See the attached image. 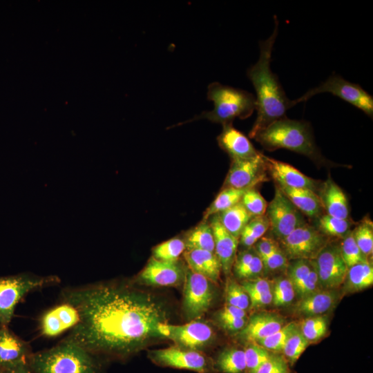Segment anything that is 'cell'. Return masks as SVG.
I'll return each mask as SVG.
<instances>
[{"instance_id":"46","label":"cell","mask_w":373,"mask_h":373,"mask_svg":"<svg viewBox=\"0 0 373 373\" xmlns=\"http://www.w3.org/2000/svg\"><path fill=\"white\" fill-rule=\"evenodd\" d=\"M256 373H290L287 361L284 356L271 354Z\"/></svg>"},{"instance_id":"8","label":"cell","mask_w":373,"mask_h":373,"mask_svg":"<svg viewBox=\"0 0 373 373\" xmlns=\"http://www.w3.org/2000/svg\"><path fill=\"white\" fill-rule=\"evenodd\" d=\"M288 260H314L329 242L328 237L305 223L279 242Z\"/></svg>"},{"instance_id":"41","label":"cell","mask_w":373,"mask_h":373,"mask_svg":"<svg viewBox=\"0 0 373 373\" xmlns=\"http://www.w3.org/2000/svg\"><path fill=\"white\" fill-rule=\"evenodd\" d=\"M312 260H295L288 265L287 278L296 292L308 277L312 268Z\"/></svg>"},{"instance_id":"2","label":"cell","mask_w":373,"mask_h":373,"mask_svg":"<svg viewBox=\"0 0 373 373\" xmlns=\"http://www.w3.org/2000/svg\"><path fill=\"white\" fill-rule=\"evenodd\" d=\"M275 28L268 39L259 42L260 56L257 62L247 71L256 90L257 117L249 133L251 138L275 121L286 117V112L294 106L285 94L278 76L270 68L273 47L278 35V21L274 16Z\"/></svg>"},{"instance_id":"25","label":"cell","mask_w":373,"mask_h":373,"mask_svg":"<svg viewBox=\"0 0 373 373\" xmlns=\"http://www.w3.org/2000/svg\"><path fill=\"white\" fill-rule=\"evenodd\" d=\"M182 239L186 250L200 249L214 253V236L209 220H202L187 231Z\"/></svg>"},{"instance_id":"54","label":"cell","mask_w":373,"mask_h":373,"mask_svg":"<svg viewBox=\"0 0 373 373\" xmlns=\"http://www.w3.org/2000/svg\"><path fill=\"white\" fill-rule=\"evenodd\" d=\"M0 370V373H32L28 362L21 363L19 364Z\"/></svg>"},{"instance_id":"34","label":"cell","mask_w":373,"mask_h":373,"mask_svg":"<svg viewBox=\"0 0 373 373\" xmlns=\"http://www.w3.org/2000/svg\"><path fill=\"white\" fill-rule=\"evenodd\" d=\"M298 328V325L295 322L288 323L275 333L257 343L269 352L283 351L286 342Z\"/></svg>"},{"instance_id":"4","label":"cell","mask_w":373,"mask_h":373,"mask_svg":"<svg viewBox=\"0 0 373 373\" xmlns=\"http://www.w3.org/2000/svg\"><path fill=\"white\" fill-rule=\"evenodd\" d=\"M95 354L66 338L49 349L32 353V373H99Z\"/></svg>"},{"instance_id":"16","label":"cell","mask_w":373,"mask_h":373,"mask_svg":"<svg viewBox=\"0 0 373 373\" xmlns=\"http://www.w3.org/2000/svg\"><path fill=\"white\" fill-rule=\"evenodd\" d=\"M267 173L276 182V185L294 189H307L316 193L318 181L307 176L293 166L265 156Z\"/></svg>"},{"instance_id":"45","label":"cell","mask_w":373,"mask_h":373,"mask_svg":"<svg viewBox=\"0 0 373 373\" xmlns=\"http://www.w3.org/2000/svg\"><path fill=\"white\" fill-rule=\"evenodd\" d=\"M263 265V271L274 272L283 271L287 269L288 259L280 247L274 250L271 254L261 260Z\"/></svg>"},{"instance_id":"13","label":"cell","mask_w":373,"mask_h":373,"mask_svg":"<svg viewBox=\"0 0 373 373\" xmlns=\"http://www.w3.org/2000/svg\"><path fill=\"white\" fill-rule=\"evenodd\" d=\"M265 155L244 160H231L222 188L250 189L267 181Z\"/></svg>"},{"instance_id":"39","label":"cell","mask_w":373,"mask_h":373,"mask_svg":"<svg viewBox=\"0 0 373 373\" xmlns=\"http://www.w3.org/2000/svg\"><path fill=\"white\" fill-rule=\"evenodd\" d=\"M309 343L298 328L286 342L283 352L285 359L293 365L306 350Z\"/></svg>"},{"instance_id":"27","label":"cell","mask_w":373,"mask_h":373,"mask_svg":"<svg viewBox=\"0 0 373 373\" xmlns=\"http://www.w3.org/2000/svg\"><path fill=\"white\" fill-rule=\"evenodd\" d=\"M216 216L223 227L238 239L245 227L253 218L240 202Z\"/></svg>"},{"instance_id":"6","label":"cell","mask_w":373,"mask_h":373,"mask_svg":"<svg viewBox=\"0 0 373 373\" xmlns=\"http://www.w3.org/2000/svg\"><path fill=\"white\" fill-rule=\"evenodd\" d=\"M61 282L55 275L39 276L31 273L0 276V327H8L15 307L28 293Z\"/></svg>"},{"instance_id":"50","label":"cell","mask_w":373,"mask_h":373,"mask_svg":"<svg viewBox=\"0 0 373 373\" xmlns=\"http://www.w3.org/2000/svg\"><path fill=\"white\" fill-rule=\"evenodd\" d=\"M279 246L274 239L262 237L256 242L254 249L262 260L271 254Z\"/></svg>"},{"instance_id":"22","label":"cell","mask_w":373,"mask_h":373,"mask_svg":"<svg viewBox=\"0 0 373 373\" xmlns=\"http://www.w3.org/2000/svg\"><path fill=\"white\" fill-rule=\"evenodd\" d=\"M318 191L323 209L327 211V214L341 219H350L346 195L330 177L320 186Z\"/></svg>"},{"instance_id":"24","label":"cell","mask_w":373,"mask_h":373,"mask_svg":"<svg viewBox=\"0 0 373 373\" xmlns=\"http://www.w3.org/2000/svg\"><path fill=\"white\" fill-rule=\"evenodd\" d=\"M276 186L300 213L309 218L321 216L323 209L317 193L307 189Z\"/></svg>"},{"instance_id":"18","label":"cell","mask_w":373,"mask_h":373,"mask_svg":"<svg viewBox=\"0 0 373 373\" xmlns=\"http://www.w3.org/2000/svg\"><path fill=\"white\" fill-rule=\"evenodd\" d=\"M208 220L214 236V253L220 262L222 271L228 275L236 259L239 239L223 227L216 214L211 216Z\"/></svg>"},{"instance_id":"51","label":"cell","mask_w":373,"mask_h":373,"mask_svg":"<svg viewBox=\"0 0 373 373\" xmlns=\"http://www.w3.org/2000/svg\"><path fill=\"white\" fill-rule=\"evenodd\" d=\"M217 320L224 329L229 332L242 330L247 324L246 318L225 316L217 314Z\"/></svg>"},{"instance_id":"20","label":"cell","mask_w":373,"mask_h":373,"mask_svg":"<svg viewBox=\"0 0 373 373\" xmlns=\"http://www.w3.org/2000/svg\"><path fill=\"white\" fill-rule=\"evenodd\" d=\"M285 325L280 315L269 312L254 314L242 329L240 336L249 342H258L271 335Z\"/></svg>"},{"instance_id":"9","label":"cell","mask_w":373,"mask_h":373,"mask_svg":"<svg viewBox=\"0 0 373 373\" xmlns=\"http://www.w3.org/2000/svg\"><path fill=\"white\" fill-rule=\"evenodd\" d=\"M265 216L274 236L279 242L306 223L302 213L276 185L274 196L267 205Z\"/></svg>"},{"instance_id":"38","label":"cell","mask_w":373,"mask_h":373,"mask_svg":"<svg viewBox=\"0 0 373 373\" xmlns=\"http://www.w3.org/2000/svg\"><path fill=\"white\" fill-rule=\"evenodd\" d=\"M240 203L253 218L265 215L268 205L266 200L255 187L245 191Z\"/></svg>"},{"instance_id":"29","label":"cell","mask_w":373,"mask_h":373,"mask_svg":"<svg viewBox=\"0 0 373 373\" xmlns=\"http://www.w3.org/2000/svg\"><path fill=\"white\" fill-rule=\"evenodd\" d=\"M218 369L223 373H244L246 363L244 350L237 347L225 349L216 360Z\"/></svg>"},{"instance_id":"26","label":"cell","mask_w":373,"mask_h":373,"mask_svg":"<svg viewBox=\"0 0 373 373\" xmlns=\"http://www.w3.org/2000/svg\"><path fill=\"white\" fill-rule=\"evenodd\" d=\"M347 292H357L370 287L373 284V268L369 260L358 263L349 268L345 281Z\"/></svg>"},{"instance_id":"3","label":"cell","mask_w":373,"mask_h":373,"mask_svg":"<svg viewBox=\"0 0 373 373\" xmlns=\"http://www.w3.org/2000/svg\"><path fill=\"white\" fill-rule=\"evenodd\" d=\"M253 139L265 150L285 149L305 155L317 164H327L315 142L312 126L305 120L285 117L258 132Z\"/></svg>"},{"instance_id":"21","label":"cell","mask_w":373,"mask_h":373,"mask_svg":"<svg viewBox=\"0 0 373 373\" xmlns=\"http://www.w3.org/2000/svg\"><path fill=\"white\" fill-rule=\"evenodd\" d=\"M339 297L336 289H321L299 299L294 307V312L306 318L320 316L332 309Z\"/></svg>"},{"instance_id":"28","label":"cell","mask_w":373,"mask_h":373,"mask_svg":"<svg viewBox=\"0 0 373 373\" xmlns=\"http://www.w3.org/2000/svg\"><path fill=\"white\" fill-rule=\"evenodd\" d=\"M249 189L222 188L213 201L204 211L202 220L217 214L240 202L242 195Z\"/></svg>"},{"instance_id":"53","label":"cell","mask_w":373,"mask_h":373,"mask_svg":"<svg viewBox=\"0 0 373 373\" xmlns=\"http://www.w3.org/2000/svg\"><path fill=\"white\" fill-rule=\"evenodd\" d=\"M217 314L225 316L246 318L245 310L228 304H226Z\"/></svg>"},{"instance_id":"12","label":"cell","mask_w":373,"mask_h":373,"mask_svg":"<svg viewBox=\"0 0 373 373\" xmlns=\"http://www.w3.org/2000/svg\"><path fill=\"white\" fill-rule=\"evenodd\" d=\"M155 364L177 369L194 371L198 373H210L213 370L211 360L198 351L179 347L152 350L149 354Z\"/></svg>"},{"instance_id":"23","label":"cell","mask_w":373,"mask_h":373,"mask_svg":"<svg viewBox=\"0 0 373 373\" xmlns=\"http://www.w3.org/2000/svg\"><path fill=\"white\" fill-rule=\"evenodd\" d=\"M183 254L189 269L204 276L212 283L218 282L222 268L215 253L193 249L186 250Z\"/></svg>"},{"instance_id":"47","label":"cell","mask_w":373,"mask_h":373,"mask_svg":"<svg viewBox=\"0 0 373 373\" xmlns=\"http://www.w3.org/2000/svg\"><path fill=\"white\" fill-rule=\"evenodd\" d=\"M312 265V268L308 277L295 292V295H296L299 299L323 289L320 285L318 274L313 262Z\"/></svg>"},{"instance_id":"42","label":"cell","mask_w":373,"mask_h":373,"mask_svg":"<svg viewBox=\"0 0 373 373\" xmlns=\"http://www.w3.org/2000/svg\"><path fill=\"white\" fill-rule=\"evenodd\" d=\"M39 327L41 335L48 338L56 337L66 331L54 307L41 316Z\"/></svg>"},{"instance_id":"5","label":"cell","mask_w":373,"mask_h":373,"mask_svg":"<svg viewBox=\"0 0 373 373\" xmlns=\"http://www.w3.org/2000/svg\"><path fill=\"white\" fill-rule=\"evenodd\" d=\"M207 98L213 103L211 111H204L189 120L169 128L200 119H207L224 126L232 124L236 118H248L256 110V98L252 93L217 82L208 86Z\"/></svg>"},{"instance_id":"35","label":"cell","mask_w":373,"mask_h":373,"mask_svg":"<svg viewBox=\"0 0 373 373\" xmlns=\"http://www.w3.org/2000/svg\"><path fill=\"white\" fill-rule=\"evenodd\" d=\"M246 369L245 373H256L271 353L256 342L249 343L245 348Z\"/></svg>"},{"instance_id":"44","label":"cell","mask_w":373,"mask_h":373,"mask_svg":"<svg viewBox=\"0 0 373 373\" xmlns=\"http://www.w3.org/2000/svg\"><path fill=\"white\" fill-rule=\"evenodd\" d=\"M57 316L66 330L73 329L79 321V314L77 309L72 304L63 302L54 307Z\"/></svg>"},{"instance_id":"14","label":"cell","mask_w":373,"mask_h":373,"mask_svg":"<svg viewBox=\"0 0 373 373\" xmlns=\"http://www.w3.org/2000/svg\"><path fill=\"white\" fill-rule=\"evenodd\" d=\"M312 261L323 289H336L343 284L347 267L342 258L340 245L328 242Z\"/></svg>"},{"instance_id":"19","label":"cell","mask_w":373,"mask_h":373,"mask_svg":"<svg viewBox=\"0 0 373 373\" xmlns=\"http://www.w3.org/2000/svg\"><path fill=\"white\" fill-rule=\"evenodd\" d=\"M219 146L231 160H244L256 156L257 151L248 137L235 128L232 124L222 126V131L217 137Z\"/></svg>"},{"instance_id":"33","label":"cell","mask_w":373,"mask_h":373,"mask_svg":"<svg viewBox=\"0 0 373 373\" xmlns=\"http://www.w3.org/2000/svg\"><path fill=\"white\" fill-rule=\"evenodd\" d=\"M186 249L182 238H173L153 249V257L164 261H176Z\"/></svg>"},{"instance_id":"40","label":"cell","mask_w":373,"mask_h":373,"mask_svg":"<svg viewBox=\"0 0 373 373\" xmlns=\"http://www.w3.org/2000/svg\"><path fill=\"white\" fill-rule=\"evenodd\" d=\"M227 304L246 310L249 305V297L241 285L229 278L225 287Z\"/></svg>"},{"instance_id":"37","label":"cell","mask_w":373,"mask_h":373,"mask_svg":"<svg viewBox=\"0 0 373 373\" xmlns=\"http://www.w3.org/2000/svg\"><path fill=\"white\" fill-rule=\"evenodd\" d=\"M271 294V303L276 307L289 305L295 296V291L290 280L288 278L283 277L275 280Z\"/></svg>"},{"instance_id":"52","label":"cell","mask_w":373,"mask_h":373,"mask_svg":"<svg viewBox=\"0 0 373 373\" xmlns=\"http://www.w3.org/2000/svg\"><path fill=\"white\" fill-rule=\"evenodd\" d=\"M251 307H262L270 305L272 302L271 291L267 293L249 296Z\"/></svg>"},{"instance_id":"11","label":"cell","mask_w":373,"mask_h":373,"mask_svg":"<svg viewBox=\"0 0 373 373\" xmlns=\"http://www.w3.org/2000/svg\"><path fill=\"white\" fill-rule=\"evenodd\" d=\"M158 329L164 338L173 341L177 347L198 352L207 347L214 338L212 328L200 321L178 325L163 323Z\"/></svg>"},{"instance_id":"31","label":"cell","mask_w":373,"mask_h":373,"mask_svg":"<svg viewBox=\"0 0 373 373\" xmlns=\"http://www.w3.org/2000/svg\"><path fill=\"white\" fill-rule=\"evenodd\" d=\"M354 240L363 253L368 258L373 251V223L370 218H363L352 230Z\"/></svg>"},{"instance_id":"49","label":"cell","mask_w":373,"mask_h":373,"mask_svg":"<svg viewBox=\"0 0 373 373\" xmlns=\"http://www.w3.org/2000/svg\"><path fill=\"white\" fill-rule=\"evenodd\" d=\"M262 271V262L256 254L251 262L237 276V277L245 280L254 279L258 278Z\"/></svg>"},{"instance_id":"17","label":"cell","mask_w":373,"mask_h":373,"mask_svg":"<svg viewBox=\"0 0 373 373\" xmlns=\"http://www.w3.org/2000/svg\"><path fill=\"white\" fill-rule=\"evenodd\" d=\"M32 354L28 343L8 327H0V369L28 362Z\"/></svg>"},{"instance_id":"55","label":"cell","mask_w":373,"mask_h":373,"mask_svg":"<svg viewBox=\"0 0 373 373\" xmlns=\"http://www.w3.org/2000/svg\"><path fill=\"white\" fill-rule=\"evenodd\" d=\"M0 371H1V370H0Z\"/></svg>"},{"instance_id":"48","label":"cell","mask_w":373,"mask_h":373,"mask_svg":"<svg viewBox=\"0 0 373 373\" xmlns=\"http://www.w3.org/2000/svg\"><path fill=\"white\" fill-rule=\"evenodd\" d=\"M249 296L267 293L271 291L270 282L263 278L245 280L241 284Z\"/></svg>"},{"instance_id":"7","label":"cell","mask_w":373,"mask_h":373,"mask_svg":"<svg viewBox=\"0 0 373 373\" xmlns=\"http://www.w3.org/2000/svg\"><path fill=\"white\" fill-rule=\"evenodd\" d=\"M329 93L362 111L367 116L373 117V97L359 84L352 83L338 74L333 73L325 82L314 87L299 98L293 100L294 106L305 102L314 95Z\"/></svg>"},{"instance_id":"10","label":"cell","mask_w":373,"mask_h":373,"mask_svg":"<svg viewBox=\"0 0 373 373\" xmlns=\"http://www.w3.org/2000/svg\"><path fill=\"white\" fill-rule=\"evenodd\" d=\"M183 291V308L186 316L196 319L202 316L213 300L211 282L204 276L186 269Z\"/></svg>"},{"instance_id":"30","label":"cell","mask_w":373,"mask_h":373,"mask_svg":"<svg viewBox=\"0 0 373 373\" xmlns=\"http://www.w3.org/2000/svg\"><path fill=\"white\" fill-rule=\"evenodd\" d=\"M352 222L328 214L318 218V229L325 236L343 238L350 231Z\"/></svg>"},{"instance_id":"32","label":"cell","mask_w":373,"mask_h":373,"mask_svg":"<svg viewBox=\"0 0 373 373\" xmlns=\"http://www.w3.org/2000/svg\"><path fill=\"white\" fill-rule=\"evenodd\" d=\"M298 328L310 343L319 340L326 334L327 320L325 316L321 315L307 317L300 322Z\"/></svg>"},{"instance_id":"36","label":"cell","mask_w":373,"mask_h":373,"mask_svg":"<svg viewBox=\"0 0 373 373\" xmlns=\"http://www.w3.org/2000/svg\"><path fill=\"white\" fill-rule=\"evenodd\" d=\"M342 258L347 268L368 260L357 246L351 230L343 238L340 245Z\"/></svg>"},{"instance_id":"1","label":"cell","mask_w":373,"mask_h":373,"mask_svg":"<svg viewBox=\"0 0 373 373\" xmlns=\"http://www.w3.org/2000/svg\"><path fill=\"white\" fill-rule=\"evenodd\" d=\"M62 299L79 314L66 337L95 355L125 357L163 338L158 327L168 323L164 305L152 294L119 283L68 288Z\"/></svg>"},{"instance_id":"15","label":"cell","mask_w":373,"mask_h":373,"mask_svg":"<svg viewBox=\"0 0 373 373\" xmlns=\"http://www.w3.org/2000/svg\"><path fill=\"white\" fill-rule=\"evenodd\" d=\"M185 272L179 260L164 261L152 256L137 275V282L152 286H173L184 280Z\"/></svg>"},{"instance_id":"43","label":"cell","mask_w":373,"mask_h":373,"mask_svg":"<svg viewBox=\"0 0 373 373\" xmlns=\"http://www.w3.org/2000/svg\"><path fill=\"white\" fill-rule=\"evenodd\" d=\"M269 229V222L265 215L252 218L242 231L240 235L257 242Z\"/></svg>"}]
</instances>
